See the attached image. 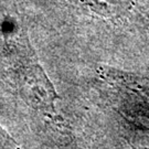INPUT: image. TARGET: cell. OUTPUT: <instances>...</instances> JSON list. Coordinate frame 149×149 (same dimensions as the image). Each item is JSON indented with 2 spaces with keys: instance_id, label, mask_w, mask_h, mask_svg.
<instances>
[{
  "instance_id": "1",
  "label": "cell",
  "mask_w": 149,
  "mask_h": 149,
  "mask_svg": "<svg viewBox=\"0 0 149 149\" xmlns=\"http://www.w3.org/2000/svg\"><path fill=\"white\" fill-rule=\"evenodd\" d=\"M77 3L97 16L109 17L118 12L119 0H75Z\"/></svg>"
}]
</instances>
